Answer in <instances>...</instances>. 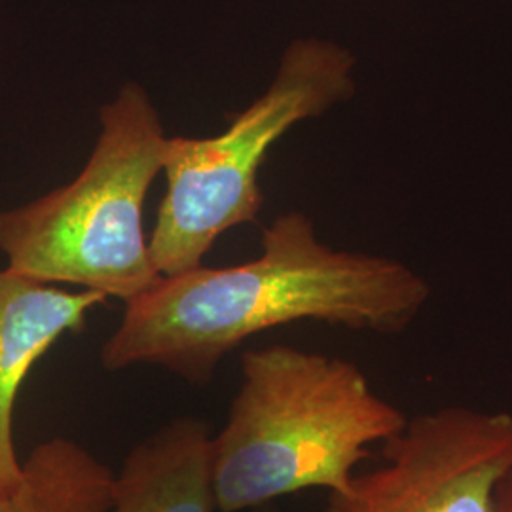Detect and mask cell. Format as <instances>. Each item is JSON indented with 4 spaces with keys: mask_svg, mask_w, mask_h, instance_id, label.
<instances>
[{
    "mask_svg": "<svg viewBox=\"0 0 512 512\" xmlns=\"http://www.w3.org/2000/svg\"><path fill=\"white\" fill-rule=\"evenodd\" d=\"M228 421L213 437L220 512L321 488L342 494L374 444L406 423L351 361L291 346L247 351Z\"/></svg>",
    "mask_w": 512,
    "mask_h": 512,
    "instance_id": "7a4b0ae2",
    "label": "cell"
},
{
    "mask_svg": "<svg viewBox=\"0 0 512 512\" xmlns=\"http://www.w3.org/2000/svg\"><path fill=\"white\" fill-rule=\"evenodd\" d=\"M105 300L0 270V492H16L25 478L14 446V406L27 374L63 334L86 329L90 311Z\"/></svg>",
    "mask_w": 512,
    "mask_h": 512,
    "instance_id": "8992f818",
    "label": "cell"
},
{
    "mask_svg": "<svg viewBox=\"0 0 512 512\" xmlns=\"http://www.w3.org/2000/svg\"><path fill=\"white\" fill-rule=\"evenodd\" d=\"M23 469L19 490L0 492V512H109L114 473L78 442L46 440Z\"/></svg>",
    "mask_w": 512,
    "mask_h": 512,
    "instance_id": "ba28073f",
    "label": "cell"
},
{
    "mask_svg": "<svg viewBox=\"0 0 512 512\" xmlns=\"http://www.w3.org/2000/svg\"><path fill=\"white\" fill-rule=\"evenodd\" d=\"M494 512H512V469L497 486Z\"/></svg>",
    "mask_w": 512,
    "mask_h": 512,
    "instance_id": "9c48e42d",
    "label": "cell"
},
{
    "mask_svg": "<svg viewBox=\"0 0 512 512\" xmlns=\"http://www.w3.org/2000/svg\"><path fill=\"white\" fill-rule=\"evenodd\" d=\"M382 459L329 494L325 512H494L512 469V414L442 406L408 418Z\"/></svg>",
    "mask_w": 512,
    "mask_h": 512,
    "instance_id": "5b68a950",
    "label": "cell"
},
{
    "mask_svg": "<svg viewBox=\"0 0 512 512\" xmlns=\"http://www.w3.org/2000/svg\"><path fill=\"white\" fill-rule=\"evenodd\" d=\"M86 167L65 186L0 211L6 268L129 302L162 277L145 234V202L167 141L147 90L126 82L99 110Z\"/></svg>",
    "mask_w": 512,
    "mask_h": 512,
    "instance_id": "3957f363",
    "label": "cell"
},
{
    "mask_svg": "<svg viewBox=\"0 0 512 512\" xmlns=\"http://www.w3.org/2000/svg\"><path fill=\"white\" fill-rule=\"evenodd\" d=\"M213 427L184 416L131 448L112 476L109 512H215Z\"/></svg>",
    "mask_w": 512,
    "mask_h": 512,
    "instance_id": "52a82bcc",
    "label": "cell"
},
{
    "mask_svg": "<svg viewBox=\"0 0 512 512\" xmlns=\"http://www.w3.org/2000/svg\"><path fill=\"white\" fill-rule=\"evenodd\" d=\"M357 92L355 57L327 38H296L268 90L215 137H169L167 192L148 238L154 266L177 275L202 266L228 230L255 222L264 196L260 167L294 126L327 114Z\"/></svg>",
    "mask_w": 512,
    "mask_h": 512,
    "instance_id": "277c9868",
    "label": "cell"
},
{
    "mask_svg": "<svg viewBox=\"0 0 512 512\" xmlns=\"http://www.w3.org/2000/svg\"><path fill=\"white\" fill-rule=\"evenodd\" d=\"M431 298L423 275L397 258L340 251L317 238L315 222L289 211L262 234L255 260L162 275L126 302L101 349L107 370L164 366L207 384L247 338L298 321L374 334H401Z\"/></svg>",
    "mask_w": 512,
    "mask_h": 512,
    "instance_id": "6da1fadb",
    "label": "cell"
}]
</instances>
